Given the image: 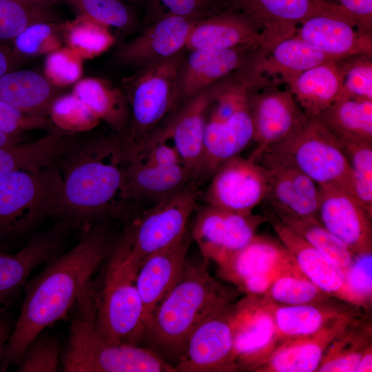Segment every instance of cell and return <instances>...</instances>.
Instances as JSON below:
<instances>
[{"mask_svg": "<svg viewBox=\"0 0 372 372\" xmlns=\"http://www.w3.org/2000/svg\"><path fill=\"white\" fill-rule=\"evenodd\" d=\"M198 196V184L195 181L145 210L118 241L117 249L122 262L138 271L148 255L179 239L187 229Z\"/></svg>", "mask_w": 372, "mask_h": 372, "instance_id": "cell-9", "label": "cell"}, {"mask_svg": "<svg viewBox=\"0 0 372 372\" xmlns=\"http://www.w3.org/2000/svg\"><path fill=\"white\" fill-rule=\"evenodd\" d=\"M70 229L67 223L59 220L32 236L17 253H0V312L8 309L34 269L60 253Z\"/></svg>", "mask_w": 372, "mask_h": 372, "instance_id": "cell-21", "label": "cell"}, {"mask_svg": "<svg viewBox=\"0 0 372 372\" xmlns=\"http://www.w3.org/2000/svg\"><path fill=\"white\" fill-rule=\"evenodd\" d=\"M251 88L238 72L209 88L211 102L205 130L203 177L211 176L222 163L238 155L252 141Z\"/></svg>", "mask_w": 372, "mask_h": 372, "instance_id": "cell-6", "label": "cell"}, {"mask_svg": "<svg viewBox=\"0 0 372 372\" xmlns=\"http://www.w3.org/2000/svg\"><path fill=\"white\" fill-rule=\"evenodd\" d=\"M85 312L72 320L61 355L65 372H176L174 366L154 351L136 344L110 343L93 327L95 301L87 296Z\"/></svg>", "mask_w": 372, "mask_h": 372, "instance_id": "cell-5", "label": "cell"}, {"mask_svg": "<svg viewBox=\"0 0 372 372\" xmlns=\"http://www.w3.org/2000/svg\"><path fill=\"white\" fill-rule=\"evenodd\" d=\"M267 215L240 214L207 204L198 212L191 234L203 256L218 264L247 245Z\"/></svg>", "mask_w": 372, "mask_h": 372, "instance_id": "cell-13", "label": "cell"}, {"mask_svg": "<svg viewBox=\"0 0 372 372\" xmlns=\"http://www.w3.org/2000/svg\"><path fill=\"white\" fill-rule=\"evenodd\" d=\"M59 338L41 332L28 344L18 364L19 372H54L61 362Z\"/></svg>", "mask_w": 372, "mask_h": 372, "instance_id": "cell-43", "label": "cell"}, {"mask_svg": "<svg viewBox=\"0 0 372 372\" xmlns=\"http://www.w3.org/2000/svg\"><path fill=\"white\" fill-rule=\"evenodd\" d=\"M261 296L269 302L280 305L319 303L334 298L311 282L300 271L292 256Z\"/></svg>", "mask_w": 372, "mask_h": 372, "instance_id": "cell-38", "label": "cell"}, {"mask_svg": "<svg viewBox=\"0 0 372 372\" xmlns=\"http://www.w3.org/2000/svg\"><path fill=\"white\" fill-rule=\"evenodd\" d=\"M186 261L183 271L149 321L142 341L163 358L178 360L197 327L207 317L231 304L235 291L209 273L207 259Z\"/></svg>", "mask_w": 372, "mask_h": 372, "instance_id": "cell-3", "label": "cell"}, {"mask_svg": "<svg viewBox=\"0 0 372 372\" xmlns=\"http://www.w3.org/2000/svg\"><path fill=\"white\" fill-rule=\"evenodd\" d=\"M247 44L261 46L260 34L244 15L228 8L197 21L189 32L185 48L188 51L226 49Z\"/></svg>", "mask_w": 372, "mask_h": 372, "instance_id": "cell-31", "label": "cell"}, {"mask_svg": "<svg viewBox=\"0 0 372 372\" xmlns=\"http://www.w3.org/2000/svg\"><path fill=\"white\" fill-rule=\"evenodd\" d=\"M60 163L64 173L52 216L84 229L120 215L127 163L116 137L81 141Z\"/></svg>", "mask_w": 372, "mask_h": 372, "instance_id": "cell-2", "label": "cell"}, {"mask_svg": "<svg viewBox=\"0 0 372 372\" xmlns=\"http://www.w3.org/2000/svg\"><path fill=\"white\" fill-rule=\"evenodd\" d=\"M136 273L114 254L101 297L95 302L93 319L96 333L107 342L138 345L142 341L144 309L136 285Z\"/></svg>", "mask_w": 372, "mask_h": 372, "instance_id": "cell-10", "label": "cell"}, {"mask_svg": "<svg viewBox=\"0 0 372 372\" xmlns=\"http://www.w3.org/2000/svg\"><path fill=\"white\" fill-rule=\"evenodd\" d=\"M317 117L336 137L372 141V100L338 98Z\"/></svg>", "mask_w": 372, "mask_h": 372, "instance_id": "cell-37", "label": "cell"}, {"mask_svg": "<svg viewBox=\"0 0 372 372\" xmlns=\"http://www.w3.org/2000/svg\"><path fill=\"white\" fill-rule=\"evenodd\" d=\"M260 88V92L251 89L249 93L252 141L256 144L249 157L257 162L267 149L289 136L308 116L288 88Z\"/></svg>", "mask_w": 372, "mask_h": 372, "instance_id": "cell-15", "label": "cell"}, {"mask_svg": "<svg viewBox=\"0 0 372 372\" xmlns=\"http://www.w3.org/2000/svg\"><path fill=\"white\" fill-rule=\"evenodd\" d=\"M18 1L31 7L43 8L45 5L52 0H17Z\"/></svg>", "mask_w": 372, "mask_h": 372, "instance_id": "cell-57", "label": "cell"}, {"mask_svg": "<svg viewBox=\"0 0 372 372\" xmlns=\"http://www.w3.org/2000/svg\"><path fill=\"white\" fill-rule=\"evenodd\" d=\"M185 56L183 52L139 68L124 81L130 118L125 132L117 136L125 162L134 158L178 101V84Z\"/></svg>", "mask_w": 372, "mask_h": 372, "instance_id": "cell-4", "label": "cell"}, {"mask_svg": "<svg viewBox=\"0 0 372 372\" xmlns=\"http://www.w3.org/2000/svg\"><path fill=\"white\" fill-rule=\"evenodd\" d=\"M46 118L23 112L0 100V132L12 135L48 127Z\"/></svg>", "mask_w": 372, "mask_h": 372, "instance_id": "cell-50", "label": "cell"}, {"mask_svg": "<svg viewBox=\"0 0 372 372\" xmlns=\"http://www.w3.org/2000/svg\"><path fill=\"white\" fill-rule=\"evenodd\" d=\"M360 314L329 344L317 372H355L365 350L372 345L371 320Z\"/></svg>", "mask_w": 372, "mask_h": 372, "instance_id": "cell-35", "label": "cell"}, {"mask_svg": "<svg viewBox=\"0 0 372 372\" xmlns=\"http://www.w3.org/2000/svg\"><path fill=\"white\" fill-rule=\"evenodd\" d=\"M336 138L353 171L355 196L372 216V141L352 137Z\"/></svg>", "mask_w": 372, "mask_h": 372, "instance_id": "cell-40", "label": "cell"}, {"mask_svg": "<svg viewBox=\"0 0 372 372\" xmlns=\"http://www.w3.org/2000/svg\"><path fill=\"white\" fill-rule=\"evenodd\" d=\"M327 3L338 4L336 0H322Z\"/></svg>", "mask_w": 372, "mask_h": 372, "instance_id": "cell-59", "label": "cell"}, {"mask_svg": "<svg viewBox=\"0 0 372 372\" xmlns=\"http://www.w3.org/2000/svg\"><path fill=\"white\" fill-rule=\"evenodd\" d=\"M234 371H255L278 346L271 304L261 296L246 295L231 308Z\"/></svg>", "mask_w": 372, "mask_h": 372, "instance_id": "cell-12", "label": "cell"}, {"mask_svg": "<svg viewBox=\"0 0 372 372\" xmlns=\"http://www.w3.org/2000/svg\"><path fill=\"white\" fill-rule=\"evenodd\" d=\"M103 220L83 229L75 246L48 261L42 271L26 281L20 315L2 353L0 371L17 366L32 339L63 318L87 290L117 242Z\"/></svg>", "mask_w": 372, "mask_h": 372, "instance_id": "cell-1", "label": "cell"}, {"mask_svg": "<svg viewBox=\"0 0 372 372\" xmlns=\"http://www.w3.org/2000/svg\"><path fill=\"white\" fill-rule=\"evenodd\" d=\"M268 212L278 217L342 271L354 258L355 254L325 229L318 220L300 217L273 207H269Z\"/></svg>", "mask_w": 372, "mask_h": 372, "instance_id": "cell-39", "label": "cell"}, {"mask_svg": "<svg viewBox=\"0 0 372 372\" xmlns=\"http://www.w3.org/2000/svg\"><path fill=\"white\" fill-rule=\"evenodd\" d=\"M62 184L59 165L0 178V242L28 233L51 216Z\"/></svg>", "mask_w": 372, "mask_h": 372, "instance_id": "cell-7", "label": "cell"}, {"mask_svg": "<svg viewBox=\"0 0 372 372\" xmlns=\"http://www.w3.org/2000/svg\"><path fill=\"white\" fill-rule=\"evenodd\" d=\"M291 257L278 239L256 234L247 245L217 265L220 276L238 287L246 280L280 265Z\"/></svg>", "mask_w": 372, "mask_h": 372, "instance_id": "cell-32", "label": "cell"}, {"mask_svg": "<svg viewBox=\"0 0 372 372\" xmlns=\"http://www.w3.org/2000/svg\"><path fill=\"white\" fill-rule=\"evenodd\" d=\"M17 54L8 45L0 43V77L12 70Z\"/></svg>", "mask_w": 372, "mask_h": 372, "instance_id": "cell-53", "label": "cell"}, {"mask_svg": "<svg viewBox=\"0 0 372 372\" xmlns=\"http://www.w3.org/2000/svg\"><path fill=\"white\" fill-rule=\"evenodd\" d=\"M81 140L59 128L32 142L0 147V178L13 171L39 170L59 165Z\"/></svg>", "mask_w": 372, "mask_h": 372, "instance_id": "cell-29", "label": "cell"}, {"mask_svg": "<svg viewBox=\"0 0 372 372\" xmlns=\"http://www.w3.org/2000/svg\"><path fill=\"white\" fill-rule=\"evenodd\" d=\"M41 8L26 6L17 0H0V43L8 45L28 25L48 21Z\"/></svg>", "mask_w": 372, "mask_h": 372, "instance_id": "cell-44", "label": "cell"}, {"mask_svg": "<svg viewBox=\"0 0 372 372\" xmlns=\"http://www.w3.org/2000/svg\"><path fill=\"white\" fill-rule=\"evenodd\" d=\"M261 48L260 45L247 44L226 49L189 51L179 74L178 101L184 103L242 69Z\"/></svg>", "mask_w": 372, "mask_h": 372, "instance_id": "cell-20", "label": "cell"}, {"mask_svg": "<svg viewBox=\"0 0 372 372\" xmlns=\"http://www.w3.org/2000/svg\"><path fill=\"white\" fill-rule=\"evenodd\" d=\"M366 32L372 33V0H336Z\"/></svg>", "mask_w": 372, "mask_h": 372, "instance_id": "cell-52", "label": "cell"}, {"mask_svg": "<svg viewBox=\"0 0 372 372\" xmlns=\"http://www.w3.org/2000/svg\"><path fill=\"white\" fill-rule=\"evenodd\" d=\"M52 84L32 70L10 71L0 77V100L46 118L57 98Z\"/></svg>", "mask_w": 372, "mask_h": 372, "instance_id": "cell-34", "label": "cell"}, {"mask_svg": "<svg viewBox=\"0 0 372 372\" xmlns=\"http://www.w3.org/2000/svg\"><path fill=\"white\" fill-rule=\"evenodd\" d=\"M265 169L269 207L318 220L319 190L316 183L281 154L267 151L258 161Z\"/></svg>", "mask_w": 372, "mask_h": 372, "instance_id": "cell-18", "label": "cell"}, {"mask_svg": "<svg viewBox=\"0 0 372 372\" xmlns=\"http://www.w3.org/2000/svg\"><path fill=\"white\" fill-rule=\"evenodd\" d=\"M227 1L229 9L244 15L257 29L265 52L294 36L298 26L311 17L323 14H350L340 5L322 0Z\"/></svg>", "mask_w": 372, "mask_h": 372, "instance_id": "cell-11", "label": "cell"}, {"mask_svg": "<svg viewBox=\"0 0 372 372\" xmlns=\"http://www.w3.org/2000/svg\"><path fill=\"white\" fill-rule=\"evenodd\" d=\"M342 271L353 305L368 312L372 304V252L355 254Z\"/></svg>", "mask_w": 372, "mask_h": 372, "instance_id": "cell-45", "label": "cell"}, {"mask_svg": "<svg viewBox=\"0 0 372 372\" xmlns=\"http://www.w3.org/2000/svg\"><path fill=\"white\" fill-rule=\"evenodd\" d=\"M166 10V14L200 20L215 14L218 9V0H156Z\"/></svg>", "mask_w": 372, "mask_h": 372, "instance_id": "cell-51", "label": "cell"}, {"mask_svg": "<svg viewBox=\"0 0 372 372\" xmlns=\"http://www.w3.org/2000/svg\"><path fill=\"white\" fill-rule=\"evenodd\" d=\"M0 253H6V248L3 246L2 242H0Z\"/></svg>", "mask_w": 372, "mask_h": 372, "instance_id": "cell-58", "label": "cell"}, {"mask_svg": "<svg viewBox=\"0 0 372 372\" xmlns=\"http://www.w3.org/2000/svg\"><path fill=\"white\" fill-rule=\"evenodd\" d=\"M270 304L278 345L285 341L315 333L338 319L363 310L336 298L300 305Z\"/></svg>", "mask_w": 372, "mask_h": 372, "instance_id": "cell-30", "label": "cell"}, {"mask_svg": "<svg viewBox=\"0 0 372 372\" xmlns=\"http://www.w3.org/2000/svg\"><path fill=\"white\" fill-rule=\"evenodd\" d=\"M50 114L58 128L63 130H82L95 126L99 118L73 94L57 97Z\"/></svg>", "mask_w": 372, "mask_h": 372, "instance_id": "cell-46", "label": "cell"}, {"mask_svg": "<svg viewBox=\"0 0 372 372\" xmlns=\"http://www.w3.org/2000/svg\"><path fill=\"white\" fill-rule=\"evenodd\" d=\"M267 215L278 240L304 275L328 296L353 306L342 270L278 217L270 212Z\"/></svg>", "mask_w": 372, "mask_h": 372, "instance_id": "cell-26", "label": "cell"}, {"mask_svg": "<svg viewBox=\"0 0 372 372\" xmlns=\"http://www.w3.org/2000/svg\"><path fill=\"white\" fill-rule=\"evenodd\" d=\"M361 311L338 319L315 333L282 342L254 372L316 371L331 342Z\"/></svg>", "mask_w": 372, "mask_h": 372, "instance_id": "cell-28", "label": "cell"}, {"mask_svg": "<svg viewBox=\"0 0 372 372\" xmlns=\"http://www.w3.org/2000/svg\"><path fill=\"white\" fill-rule=\"evenodd\" d=\"M230 304L207 317L191 335L176 372L234 371Z\"/></svg>", "mask_w": 372, "mask_h": 372, "instance_id": "cell-16", "label": "cell"}, {"mask_svg": "<svg viewBox=\"0 0 372 372\" xmlns=\"http://www.w3.org/2000/svg\"><path fill=\"white\" fill-rule=\"evenodd\" d=\"M372 56L357 54L336 61L342 85L338 98L372 100Z\"/></svg>", "mask_w": 372, "mask_h": 372, "instance_id": "cell-42", "label": "cell"}, {"mask_svg": "<svg viewBox=\"0 0 372 372\" xmlns=\"http://www.w3.org/2000/svg\"><path fill=\"white\" fill-rule=\"evenodd\" d=\"M192 240L191 231L187 229L176 241L142 261L136 285L143 305L145 331L156 309L178 281Z\"/></svg>", "mask_w": 372, "mask_h": 372, "instance_id": "cell-23", "label": "cell"}, {"mask_svg": "<svg viewBox=\"0 0 372 372\" xmlns=\"http://www.w3.org/2000/svg\"><path fill=\"white\" fill-rule=\"evenodd\" d=\"M21 135L8 134L0 132V147L19 143Z\"/></svg>", "mask_w": 372, "mask_h": 372, "instance_id": "cell-56", "label": "cell"}, {"mask_svg": "<svg viewBox=\"0 0 372 372\" xmlns=\"http://www.w3.org/2000/svg\"><path fill=\"white\" fill-rule=\"evenodd\" d=\"M296 36L335 61L357 55L372 56V34L348 14H323L300 23Z\"/></svg>", "mask_w": 372, "mask_h": 372, "instance_id": "cell-22", "label": "cell"}, {"mask_svg": "<svg viewBox=\"0 0 372 372\" xmlns=\"http://www.w3.org/2000/svg\"><path fill=\"white\" fill-rule=\"evenodd\" d=\"M318 190L320 223L355 254L372 252V216L341 189L324 185Z\"/></svg>", "mask_w": 372, "mask_h": 372, "instance_id": "cell-19", "label": "cell"}, {"mask_svg": "<svg viewBox=\"0 0 372 372\" xmlns=\"http://www.w3.org/2000/svg\"><path fill=\"white\" fill-rule=\"evenodd\" d=\"M329 61L335 60L294 35L278 43L269 52L260 49L240 70L252 89H258L288 84L300 73Z\"/></svg>", "mask_w": 372, "mask_h": 372, "instance_id": "cell-17", "label": "cell"}, {"mask_svg": "<svg viewBox=\"0 0 372 372\" xmlns=\"http://www.w3.org/2000/svg\"><path fill=\"white\" fill-rule=\"evenodd\" d=\"M81 58L69 48L50 52L45 63L47 80L57 86H65L76 81L81 75Z\"/></svg>", "mask_w": 372, "mask_h": 372, "instance_id": "cell-48", "label": "cell"}, {"mask_svg": "<svg viewBox=\"0 0 372 372\" xmlns=\"http://www.w3.org/2000/svg\"><path fill=\"white\" fill-rule=\"evenodd\" d=\"M210 102L208 89L184 102L166 125L152 134L158 139L172 141L182 163L198 180L203 176L205 130Z\"/></svg>", "mask_w": 372, "mask_h": 372, "instance_id": "cell-25", "label": "cell"}, {"mask_svg": "<svg viewBox=\"0 0 372 372\" xmlns=\"http://www.w3.org/2000/svg\"><path fill=\"white\" fill-rule=\"evenodd\" d=\"M342 85V74L335 61L313 67L287 84L298 104L309 116H318L336 101Z\"/></svg>", "mask_w": 372, "mask_h": 372, "instance_id": "cell-33", "label": "cell"}, {"mask_svg": "<svg viewBox=\"0 0 372 372\" xmlns=\"http://www.w3.org/2000/svg\"><path fill=\"white\" fill-rule=\"evenodd\" d=\"M211 177L203 195L206 204L248 214L267 197V172L249 157L238 154L227 160Z\"/></svg>", "mask_w": 372, "mask_h": 372, "instance_id": "cell-14", "label": "cell"}, {"mask_svg": "<svg viewBox=\"0 0 372 372\" xmlns=\"http://www.w3.org/2000/svg\"><path fill=\"white\" fill-rule=\"evenodd\" d=\"M52 23H34L25 28L13 41L15 54L35 56L59 48Z\"/></svg>", "mask_w": 372, "mask_h": 372, "instance_id": "cell-47", "label": "cell"}, {"mask_svg": "<svg viewBox=\"0 0 372 372\" xmlns=\"http://www.w3.org/2000/svg\"><path fill=\"white\" fill-rule=\"evenodd\" d=\"M13 327L14 325L8 320L0 318V360Z\"/></svg>", "mask_w": 372, "mask_h": 372, "instance_id": "cell-54", "label": "cell"}, {"mask_svg": "<svg viewBox=\"0 0 372 372\" xmlns=\"http://www.w3.org/2000/svg\"><path fill=\"white\" fill-rule=\"evenodd\" d=\"M99 119L105 121L121 136L128 125L130 107L123 92L108 81L96 78L79 81L72 93Z\"/></svg>", "mask_w": 372, "mask_h": 372, "instance_id": "cell-36", "label": "cell"}, {"mask_svg": "<svg viewBox=\"0 0 372 372\" xmlns=\"http://www.w3.org/2000/svg\"><path fill=\"white\" fill-rule=\"evenodd\" d=\"M85 15L107 27L123 28L130 22V12L120 0H72Z\"/></svg>", "mask_w": 372, "mask_h": 372, "instance_id": "cell-49", "label": "cell"}, {"mask_svg": "<svg viewBox=\"0 0 372 372\" xmlns=\"http://www.w3.org/2000/svg\"><path fill=\"white\" fill-rule=\"evenodd\" d=\"M68 48L82 58H92L105 52L114 42L108 27L81 15L65 28Z\"/></svg>", "mask_w": 372, "mask_h": 372, "instance_id": "cell-41", "label": "cell"}, {"mask_svg": "<svg viewBox=\"0 0 372 372\" xmlns=\"http://www.w3.org/2000/svg\"><path fill=\"white\" fill-rule=\"evenodd\" d=\"M372 371V345L365 350L360 358L355 372H366Z\"/></svg>", "mask_w": 372, "mask_h": 372, "instance_id": "cell-55", "label": "cell"}, {"mask_svg": "<svg viewBox=\"0 0 372 372\" xmlns=\"http://www.w3.org/2000/svg\"><path fill=\"white\" fill-rule=\"evenodd\" d=\"M198 180L183 163L156 167L132 160L125 169L122 203L124 207L130 203L153 206Z\"/></svg>", "mask_w": 372, "mask_h": 372, "instance_id": "cell-27", "label": "cell"}, {"mask_svg": "<svg viewBox=\"0 0 372 372\" xmlns=\"http://www.w3.org/2000/svg\"><path fill=\"white\" fill-rule=\"evenodd\" d=\"M267 151L286 157L318 186L335 187L355 198L350 163L337 138L317 116H308L289 136Z\"/></svg>", "mask_w": 372, "mask_h": 372, "instance_id": "cell-8", "label": "cell"}, {"mask_svg": "<svg viewBox=\"0 0 372 372\" xmlns=\"http://www.w3.org/2000/svg\"><path fill=\"white\" fill-rule=\"evenodd\" d=\"M197 21L165 14L122 45L116 56L123 63L138 68L170 58L185 48L189 32Z\"/></svg>", "mask_w": 372, "mask_h": 372, "instance_id": "cell-24", "label": "cell"}]
</instances>
